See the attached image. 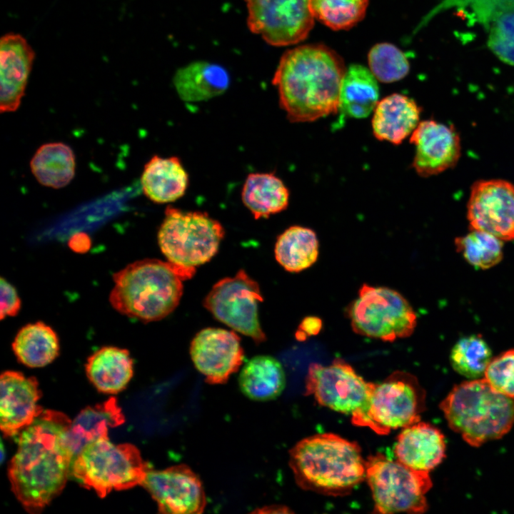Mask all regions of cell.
<instances>
[{
	"label": "cell",
	"instance_id": "obj_1",
	"mask_svg": "<svg viewBox=\"0 0 514 514\" xmlns=\"http://www.w3.org/2000/svg\"><path fill=\"white\" fill-rule=\"evenodd\" d=\"M71 423L65 414L46 410L19 433L9 478L14 494L30 513H40L66 485L74 458L69 441Z\"/></svg>",
	"mask_w": 514,
	"mask_h": 514
},
{
	"label": "cell",
	"instance_id": "obj_2",
	"mask_svg": "<svg viewBox=\"0 0 514 514\" xmlns=\"http://www.w3.org/2000/svg\"><path fill=\"white\" fill-rule=\"evenodd\" d=\"M346 70L341 58L325 46L303 45L285 52L272 84L288 119L311 122L336 114Z\"/></svg>",
	"mask_w": 514,
	"mask_h": 514
},
{
	"label": "cell",
	"instance_id": "obj_3",
	"mask_svg": "<svg viewBox=\"0 0 514 514\" xmlns=\"http://www.w3.org/2000/svg\"><path fill=\"white\" fill-rule=\"evenodd\" d=\"M289 454L295 480L305 490L344 496L366 478V460L359 445L336 434L305 438Z\"/></svg>",
	"mask_w": 514,
	"mask_h": 514
},
{
	"label": "cell",
	"instance_id": "obj_4",
	"mask_svg": "<svg viewBox=\"0 0 514 514\" xmlns=\"http://www.w3.org/2000/svg\"><path fill=\"white\" fill-rule=\"evenodd\" d=\"M195 268L146 258L127 265L113 276L109 302L119 313L143 322L161 320L172 313L183 294L182 281Z\"/></svg>",
	"mask_w": 514,
	"mask_h": 514
},
{
	"label": "cell",
	"instance_id": "obj_5",
	"mask_svg": "<svg viewBox=\"0 0 514 514\" xmlns=\"http://www.w3.org/2000/svg\"><path fill=\"white\" fill-rule=\"evenodd\" d=\"M440 408L450 428L473 447L501 438L514 425V398L496 392L484 378L455 385Z\"/></svg>",
	"mask_w": 514,
	"mask_h": 514
},
{
	"label": "cell",
	"instance_id": "obj_6",
	"mask_svg": "<svg viewBox=\"0 0 514 514\" xmlns=\"http://www.w3.org/2000/svg\"><path fill=\"white\" fill-rule=\"evenodd\" d=\"M150 469L133 445H116L102 438L86 445L75 456L71 472L82 485L104 498L113 490L141 485Z\"/></svg>",
	"mask_w": 514,
	"mask_h": 514
},
{
	"label": "cell",
	"instance_id": "obj_7",
	"mask_svg": "<svg viewBox=\"0 0 514 514\" xmlns=\"http://www.w3.org/2000/svg\"><path fill=\"white\" fill-rule=\"evenodd\" d=\"M425 408V392L415 376L395 371L380 383H372L366 404L351 415V422L379 435L420 421Z\"/></svg>",
	"mask_w": 514,
	"mask_h": 514
},
{
	"label": "cell",
	"instance_id": "obj_8",
	"mask_svg": "<svg viewBox=\"0 0 514 514\" xmlns=\"http://www.w3.org/2000/svg\"><path fill=\"white\" fill-rule=\"evenodd\" d=\"M225 231L206 212L168 206L158 231V242L168 261L188 268L208 262L217 252Z\"/></svg>",
	"mask_w": 514,
	"mask_h": 514
},
{
	"label": "cell",
	"instance_id": "obj_9",
	"mask_svg": "<svg viewBox=\"0 0 514 514\" xmlns=\"http://www.w3.org/2000/svg\"><path fill=\"white\" fill-rule=\"evenodd\" d=\"M374 512L423 513L428 508L425 494L433 483L429 472L411 468L378 453L366 460V478Z\"/></svg>",
	"mask_w": 514,
	"mask_h": 514
},
{
	"label": "cell",
	"instance_id": "obj_10",
	"mask_svg": "<svg viewBox=\"0 0 514 514\" xmlns=\"http://www.w3.org/2000/svg\"><path fill=\"white\" fill-rule=\"evenodd\" d=\"M348 317L355 333L388 342L409 337L417 326L416 313L403 296L366 283L351 304Z\"/></svg>",
	"mask_w": 514,
	"mask_h": 514
},
{
	"label": "cell",
	"instance_id": "obj_11",
	"mask_svg": "<svg viewBox=\"0 0 514 514\" xmlns=\"http://www.w3.org/2000/svg\"><path fill=\"white\" fill-rule=\"evenodd\" d=\"M263 300L258 283L241 269L214 284L203 306L218 321L261 343L266 340L258 318Z\"/></svg>",
	"mask_w": 514,
	"mask_h": 514
},
{
	"label": "cell",
	"instance_id": "obj_12",
	"mask_svg": "<svg viewBox=\"0 0 514 514\" xmlns=\"http://www.w3.org/2000/svg\"><path fill=\"white\" fill-rule=\"evenodd\" d=\"M249 30L274 46L293 45L307 37L314 23L310 0H244Z\"/></svg>",
	"mask_w": 514,
	"mask_h": 514
},
{
	"label": "cell",
	"instance_id": "obj_13",
	"mask_svg": "<svg viewBox=\"0 0 514 514\" xmlns=\"http://www.w3.org/2000/svg\"><path fill=\"white\" fill-rule=\"evenodd\" d=\"M371 386L351 365L337 358L327 366H309L305 394L313 395L323 406L352 415L367 402Z\"/></svg>",
	"mask_w": 514,
	"mask_h": 514
},
{
	"label": "cell",
	"instance_id": "obj_14",
	"mask_svg": "<svg viewBox=\"0 0 514 514\" xmlns=\"http://www.w3.org/2000/svg\"><path fill=\"white\" fill-rule=\"evenodd\" d=\"M467 217L470 229L488 232L501 241L514 240V184L503 179L474 182Z\"/></svg>",
	"mask_w": 514,
	"mask_h": 514
},
{
	"label": "cell",
	"instance_id": "obj_15",
	"mask_svg": "<svg viewBox=\"0 0 514 514\" xmlns=\"http://www.w3.org/2000/svg\"><path fill=\"white\" fill-rule=\"evenodd\" d=\"M141 485L156 502L162 513H201L206 507L201 480L186 465H176L163 470L150 469Z\"/></svg>",
	"mask_w": 514,
	"mask_h": 514
},
{
	"label": "cell",
	"instance_id": "obj_16",
	"mask_svg": "<svg viewBox=\"0 0 514 514\" xmlns=\"http://www.w3.org/2000/svg\"><path fill=\"white\" fill-rule=\"evenodd\" d=\"M190 355L196 369L211 384L226 383L244 358L239 336L219 328L200 331L191 343Z\"/></svg>",
	"mask_w": 514,
	"mask_h": 514
},
{
	"label": "cell",
	"instance_id": "obj_17",
	"mask_svg": "<svg viewBox=\"0 0 514 514\" xmlns=\"http://www.w3.org/2000/svg\"><path fill=\"white\" fill-rule=\"evenodd\" d=\"M410 143L415 146L412 166L422 177L452 168L461 155L460 138L455 128L435 120L420 121Z\"/></svg>",
	"mask_w": 514,
	"mask_h": 514
},
{
	"label": "cell",
	"instance_id": "obj_18",
	"mask_svg": "<svg viewBox=\"0 0 514 514\" xmlns=\"http://www.w3.org/2000/svg\"><path fill=\"white\" fill-rule=\"evenodd\" d=\"M0 427L6 436L19 434L42 411L37 404L41 393L34 377L6 371L0 378Z\"/></svg>",
	"mask_w": 514,
	"mask_h": 514
},
{
	"label": "cell",
	"instance_id": "obj_19",
	"mask_svg": "<svg viewBox=\"0 0 514 514\" xmlns=\"http://www.w3.org/2000/svg\"><path fill=\"white\" fill-rule=\"evenodd\" d=\"M35 53L20 34L10 33L0 41V111H16L24 95Z\"/></svg>",
	"mask_w": 514,
	"mask_h": 514
},
{
	"label": "cell",
	"instance_id": "obj_20",
	"mask_svg": "<svg viewBox=\"0 0 514 514\" xmlns=\"http://www.w3.org/2000/svg\"><path fill=\"white\" fill-rule=\"evenodd\" d=\"M445 450L442 432L430 423L418 421L402 429L393 453L395 459L403 464L430 472L445 458Z\"/></svg>",
	"mask_w": 514,
	"mask_h": 514
},
{
	"label": "cell",
	"instance_id": "obj_21",
	"mask_svg": "<svg viewBox=\"0 0 514 514\" xmlns=\"http://www.w3.org/2000/svg\"><path fill=\"white\" fill-rule=\"evenodd\" d=\"M421 108L400 94H393L379 101L374 109L372 129L374 136L398 145L411 135L419 124Z\"/></svg>",
	"mask_w": 514,
	"mask_h": 514
},
{
	"label": "cell",
	"instance_id": "obj_22",
	"mask_svg": "<svg viewBox=\"0 0 514 514\" xmlns=\"http://www.w3.org/2000/svg\"><path fill=\"white\" fill-rule=\"evenodd\" d=\"M188 174L177 156H153L144 165L141 184L144 195L156 203L181 198L187 190Z\"/></svg>",
	"mask_w": 514,
	"mask_h": 514
},
{
	"label": "cell",
	"instance_id": "obj_23",
	"mask_svg": "<svg viewBox=\"0 0 514 514\" xmlns=\"http://www.w3.org/2000/svg\"><path fill=\"white\" fill-rule=\"evenodd\" d=\"M173 83L182 100L198 102L223 94L228 88L230 78L221 66L199 61L178 69Z\"/></svg>",
	"mask_w": 514,
	"mask_h": 514
},
{
	"label": "cell",
	"instance_id": "obj_24",
	"mask_svg": "<svg viewBox=\"0 0 514 514\" xmlns=\"http://www.w3.org/2000/svg\"><path fill=\"white\" fill-rule=\"evenodd\" d=\"M133 360L128 350L104 346L91 355L86 363L88 378L101 393L124 390L133 376Z\"/></svg>",
	"mask_w": 514,
	"mask_h": 514
},
{
	"label": "cell",
	"instance_id": "obj_25",
	"mask_svg": "<svg viewBox=\"0 0 514 514\" xmlns=\"http://www.w3.org/2000/svg\"><path fill=\"white\" fill-rule=\"evenodd\" d=\"M124 422V416L115 398L82 410L71 422L69 441L74 458L89 443L108 438L109 428Z\"/></svg>",
	"mask_w": 514,
	"mask_h": 514
},
{
	"label": "cell",
	"instance_id": "obj_26",
	"mask_svg": "<svg viewBox=\"0 0 514 514\" xmlns=\"http://www.w3.org/2000/svg\"><path fill=\"white\" fill-rule=\"evenodd\" d=\"M379 97L377 79L367 68L351 65L346 70L339 94L341 116L363 119L374 111Z\"/></svg>",
	"mask_w": 514,
	"mask_h": 514
},
{
	"label": "cell",
	"instance_id": "obj_27",
	"mask_svg": "<svg viewBox=\"0 0 514 514\" xmlns=\"http://www.w3.org/2000/svg\"><path fill=\"white\" fill-rule=\"evenodd\" d=\"M289 191L275 173H251L243 185L241 199L256 219L268 218L284 211Z\"/></svg>",
	"mask_w": 514,
	"mask_h": 514
},
{
	"label": "cell",
	"instance_id": "obj_28",
	"mask_svg": "<svg viewBox=\"0 0 514 514\" xmlns=\"http://www.w3.org/2000/svg\"><path fill=\"white\" fill-rule=\"evenodd\" d=\"M238 384L241 392L251 400H273L284 390L285 371L276 358L266 355L256 356L242 368Z\"/></svg>",
	"mask_w": 514,
	"mask_h": 514
},
{
	"label": "cell",
	"instance_id": "obj_29",
	"mask_svg": "<svg viewBox=\"0 0 514 514\" xmlns=\"http://www.w3.org/2000/svg\"><path fill=\"white\" fill-rule=\"evenodd\" d=\"M17 360L30 368L51 363L59 355V341L56 332L41 321L23 326L12 343Z\"/></svg>",
	"mask_w": 514,
	"mask_h": 514
},
{
	"label": "cell",
	"instance_id": "obj_30",
	"mask_svg": "<svg viewBox=\"0 0 514 514\" xmlns=\"http://www.w3.org/2000/svg\"><path fill=\"white\" fill-rule=\"evenodd\" d=\"M30 168L41 185L53 188H63L74 176L75 155L71 148L66 143H44L33 156Z\"/></svg>",
	"mask_w": 514,
	"mask_h": 514
},
{
	"label": "cell",
	"instance_id": "obj_31",
	"mask_svg": "<svg viewBox=\"0 0 514 514\" xmlns=\"http://www.w3.org/2000/svg\"><path fill=\"white\" fill-rule=\"evenodd\" d=\"M318 240L312 229L293 226L277 238L275 257L288 271L300 272L311 267L318 256Z\"/></svg>",
	"mask_w": 514,
	"mask_h": 514
},
{
	"label": "cell",
	"instance_id": "obj_32",
	"mask_svg": "<svg viewBox=\"0 0 514 514\" xmlns=\"http://www.w3.org/2000/svg\"><path fill=\"white\" fill-rule=\"evenodd\" d=\"M490 348L479 334L459 339L450 352L453 368L470 380L481 378L492 360Z\"/></svg>",
	"mask_w": 514,
	"mask_h": 514
},
{
	"label": "cell",
	"instance_id": "obj_33",
	"mask_svg": "<svg viewBox=\"0 0 514 514\" xmlns=\"http://www.w3.org/2000/svg\"><path fill=\"white\" fill-rule=\"evenodd\" d=\"M503 241L480 230L470 229L465 236L455 240L458 253L472 266L488 269L497 265L503 258Z\"/></svg>",
	"mask_w": 514,
	"mask_h": 514
},
{
	"label": "cell",
	"instance_id": "obj_34",
	"mask_svg": "<svg viewBox=\"0 0 514 514\" xmlns=\"http://www.w3.org/2000/svg\"><path fill=\"white\" fill-rule=\"evenodd\" d=\"M368 0H310L316 19L335 30L348 29L364 17Z\"/></svg>",
	"mask_w": 514,
	"mask_h": 514
},
{
	"label": "cell",
	"instance_id": "obj_35",
	"mask_svg": "<svg viewBox=\"0 0 514 514\" xmlns=\"http://www.w3.org/2000/svg\"><path fill=\"white\" fill-rule=\"evenodd\" d=\"M368 64L376 78L385 83L403 79L410 69L403 52L388 43L378 44L372 47L368 54Z\"/></svg>",
	"mask_w": 514,
	"mask_h": 514
},
{
	"label": "cell",
	"instance_id": "obj_36",
	"mask_svg": "<svg viewBox=\"0 0 514 514\" xmlns=\"http://www.w3.org/2000/svg\"><path fill=\"white\" fill-rule=\"evenodd\" d=\"M483 378L496 392L514 398V348L493 358Z\"/></svg>",
	"mask_w": 514,
	"mask_h": 514
},
{
	"label": "cell",
	"instance_id": "obj_37",
	"mask_svg": "<svg viewBox=\"0 0 514 514\" xmlns=\"http://www.w3.org/2000/svg\"><path fill=\"white\" fill-rule=\"evenodd\" d=\"M488 46L503 62L514 65V11L499 16L493 24Z\"/></svg>",
	"mask_w": 514,
	"mask_h": 514
},
{
	"label": "cell",
	"instance_id": "obj_38",
	"mask_svg": "<svg viewBox=\"0 0 514 514\" xmlns=\"http://www.w3.org/2000/svg\"><path fill=\"white\" fill-rule=\"evenodd\" d=\"M1 320L16 316L21 308V300L15 288L1 278Z\"/></svg>",
	"mask_w": 514,
	"mask_h": 514
},
{
	"label": "cell",
	"instance_id": "obj_39",
	"mask_svg": "<svg viewBox=\"0 0 514 514\" xmlns=\"http://www.w3.org/2000/svg\"><path fill=\"white\" fill-rule=\"evenodd\" d=\"M322 327L321 319L316 317H306L304 318L299 326V331L297 332V338H299L306 336H313L319 333Z\"/></svg>",
	"mask_w": 514,
	"mask_h": 514
}]
</instances>
